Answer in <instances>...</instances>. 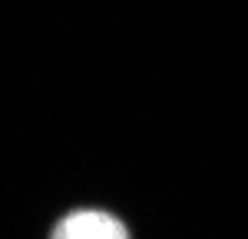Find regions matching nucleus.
Instances as JSON below:
<instances>
[{"label": "nucleus", "instance_id": "nucleus-1", "mask_svg": "<svg viewBox=\"0 0 248 239\" xmlns=\"http://www.w3.org/2000/svg\"><path fill=\"white\" fill-rule=\"evenodd\" d=\"M57 239H126V226L103 209H79L53 229Z\"/></svg>", "mask_w": 248, "mask_h": 239}]
</instances>
